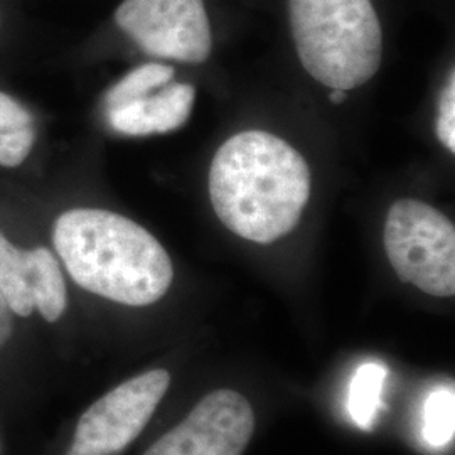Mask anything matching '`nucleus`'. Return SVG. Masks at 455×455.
I'll list each match as a JSON object with an SVG mask.
<instances>
[{
  "label": "nucleus",
  "mask_w": 455,
  "mask_h": 455,
  "mask_svg": "<svg viewBox=\"0 0 455 455\" xmlns=\"http://www.w3.org/2000/svg\"><path fill=\"white\" fill-rule=\"evenodd\" d=\"M52 243L82 289L116 304H156L174 280L172 261L159 240L118 212H63L52 228Z\"/></svg>",
  "instance_id": "2"
},
{
  "label": "nucleus",
  "mask_w": 455,
  "mask_h": 455,
  "mask_svg": "<svg viewBox=\"0 0 455 455\" xmlns=\"http://www.w3.org/2000/svg\"><path fill=\"white\" fill-rule=\"evenodd\" d=\"M195 98L193 84L171 82L146 97L107 108V118L110 127L124 135L167 133L178 131L189 120Z\"/></svg>",
  "instance_id": "9"
},
{
  "label": "nucleus",
  "mask_w": 455,
  "mask_h": 455,
  "mask_svg": "<svg viewBox=\"0 0 455 455\" xmlns=\"http://www.w3.org/2000/svg\"><path fill=\"white\" fill-rule=\"evenodd\" d=\"M34 118L28 108H24L16 98L0 92V132L33 125Z\"/></svg>",
  "instance_id": "15"
},
{
  "label": "nucleus",
  "mask_w": 455,
  "mask_h": 455,
  "mask_svg": "<svg viewBox=\"0 0 455 455\" xmlns=\"http://www.w3.org/2000/svg\"><path fill=\"white\" fill-rule=\"evenodd\" d=\"M344 97H346V92H341V90H332V93H331V98H332L334 103H341Z\"/></svg>",
  "instance_id": "17"
},
{
  "label": "nucleus",
  "mask_w": 455,
  "mask_h": 455,
  "mask_svg": "<svg viewBox=\"0 0 455 455\" xmlns=\"http://www.w3.org/2000/svg\"><path fill=\"white\" fill-rule=\"evenodd\" d=\"M36 142L34 125H24L0 132V165L17 167L24 163Z\"/></svg>",
  "instance_id": "13"
},
{
  "label": "nucleus",
  "mask_w": 455,
  "mask_h": 455,
  "mask_svg": "<svg viewBox=\"0 0 455 455\" xmlns=\"http://www.w3.org/2000/svg\"><path fill=\"white\" fill-rule=\"evenodd\" d=\"M115 22L147 54L161 60L199 65L212 54L204 0H124Z\"/></svg>",
  "instance_id": "5"
},
{
  "label": "nucleus",
  "mask_w": 455,
  "mask_h": 455,
  "mask_svg": "<svg viewBox=\"0 0 455 455\" xmlns=\"http://www.w3.org/2000/svg\"><path fill=\"white\" fill-rule=\"evenodd\" d=\"M171 385V374L154 370L133 376L88 408L66 455H114L137 439Z\"/></svg>",
  "instance_id": "6"
},
{
  "label": "nucleus",
  "mask_w": 455,
  "mask_h": 455,
  "mask_svg": "<svg viewBox=\"0 0 455 455\" xmlns=\"http://www.w3.org/2000/svg\"><path fill=\"white\" fill-rule=\"evenodd\" d=\"M300 65L315 82L349 92L370 82L383 58V33L371 0H289Z\"/></svg>",
  "instance_id": "3"
},
{
  "label": "nucleus",
  "mask_w": 455,
  "mask_h": 455,
  "mask_svg": "<svg viewBox=\"0 0 455 455\" xmlns=\"http://www.w3.org/2000/svg\"><path fill=\"white\" fill-rule=\"evenodd\" d=\"M212 210L240 238L268 244L299 225L312 189L309 164L274 133L246 131L218 148L210 167Z\"/></svg>",
  "instance_id": "1"
},
{
  "label": "nucleus",
  "mask_w": 455,
  "mask_h": 455,
  "mask_svg": "<svg viewBox=\"0 0 455 455\" xmlns=\"http://www.w3.org/2000/svg\"><path fill=\"white\" fill-rule=\"evenodd\" d=\"M435 132L440 142L449 152H455V76L451 73L449 83L445 84L439 101V118Z\"/></svg>",
  "instance_id": "14"
},
{
  "label": "nucleus",
  "mask_w": 455,
  "mask_h": 455,
  "mask_svg": "<svg viewBox=\"0 0 455 455\" xmlns=\"http://www.w3.org/2000/svg\"><path fill=\"white\" fill-rule=\"evenodd\" d=\"M0 293L11 310L29 317L37 310L56 323L68 306L65 276L52 251L37 246L22 250L0 231Z\"/></svg>",
  "instance_id": "8"
},
{
  "label": "nucleus",
  "mask_w": 455,
  "mask_h": 455,
  "mask_svg": "<svg viewBox=\"0 0 455 455\" xmlns=\"http://www.w3.org/2000/svg\"><path fill=\"white\" fill-rule=\"evenodd\" d=\"M387 368L379 363H364L358 368L349 390V413L353 422L363 430H370L378 415Z\"/></svg>",
  "instance_id": "10"
},
{
  "label": "nucleus",
  "mask_w": 455,
  "mask_h": 455,
  "mask_svg": "<svg viewBox=\"0 0 455 455\" xmlns=\"http://www.w3.org/2000/svg\"><path fill=\"white\" fill-rule=\"evenodd\" d=\"M12 310L7 306L4 295L0 293V349L4 347V344L11 339L12 336Z\"/></svg>",
  "instance_id": "16"
},
{
  "label": "nucleus",
  "mask_w": 455,
  "mask_h": 455,
  "mask_svg": "<svg viewBox=\"0 0 455 455\" xmlns=\"http://www.w3.org/2000/svg\"><path fill=\"white\" fill-rule=\"evenodd\" d=\"M255 432V411L238 391L206 395L182 422L144 455H243Z\"/></svg>",
  "instance_id": "7"
},
{
  "label": "nucleus",
  "mask_w": 455,
  "mask_h": 455,
  "mask_svg": "<svg viewBox=\"0 0 455 455\" xmlns=\"http://www.w3.org/2000/svg\"><path fill=\"white\" fill-rule=\"evenodd\" d=\"M385 251L400 280L434 297L455 293L454 223L419 199L391 204L383 229Z\"/></svg>",
  "instance_id": "4"
},
{
  "label": "nucleus",
  "mask_w": 455,
  "mask_h": 455,
  "mask_svg": "<svg viewBox=\"0 0 455 455\" xmlns=\"http://www.w3.org/2000/svg\"><path fill=\"white\" fill-rule=\"evenodd\" d=\"M0 452H2V443H0Z\"/></svg>",
  "instance_id": "18"
},
{
  "label": "nucleus",
  "mask_w": 455,
  "mask_h": 455,
  "mask_svg": "<svg viewBox=\"0 0 455 455\" xmlns=\"http://www.w3.org/2000/svg\"><path fill=\"white\" fill-rule=\"evenodd\" d=\"M455 434V393L452 388L432 391L423 407V439L432 447H443Z\"/></svg>",
  "instance_id": "12"
},
{
  "label": "nucleus",
  "mask_w": 455,
  "mask_h": 455,
  "mask_svg": "<svg viewBox=\"0 0 455 455\" xmlns=\"http://www.w3.org/2000/svg\"><path fill=\"white\" fill-rule=\"evenodd\" d=\"M174 80V68L163 63H147L132 69L118 83H115L105 97V107L112 108L132 100L146 97Z\"/></svg>",
  "instance_id": "11"
}]
</instances>
